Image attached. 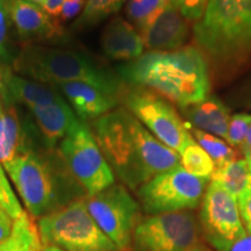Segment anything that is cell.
<instances>
[{"mask_svg":"<svg viewBox=\"0 0 251 251\" xmlns=\"http://www.w3.org/2000/svg\"><path fill=\"white\" fill-rule=\"evenodd\" d=\"M91 131L113 172L131 190L180 165L179 153L153 136L124 107L94 120Z\"/></svg>","mask_w":251,"mask_h":251,"instance_id":"6da1fadb","label":"cell"},{"mask_svg":"<svg viewBox=\"0 0 251 251\" xmlns=\"http://www.w3.org/2000/svg\"><path fill=\"white\" fill-rule=\"evenodd\" d=\"M118 75L128 85L155 91L181 108L205 100L211 87L206 59L192 46L147 52L119 67Z\"/></svg>","mask_w":251,"mask_h":251,"instance_id":"7a4b0ae2","label":"cell"},{"mask_svg":"<svg viewBox=\"0 0 251 251\" xmlns=\"http://www.w3.org/2000/svg\"><path fill=\"white\" fill-rule=\"evenodd\" d=\"M15 74L48 85L85 81L119 100L126 84L85 52L23 43L13 62Z\"/></svg>","mask_w":251,"mask_h":251,"instance_id":"3957f363","label":"cell"},{"mask_svg":"<svg viewBox=\"0 0 251 251\" xmlns=\"http://www.w3.org/2000/svg\"><path fill=\"white\" fill-rule=\"evenodd\" d=\"M193 35L213 62L220 65L242 62L251 54V0H208Z\"/></svg>","mask_w":251,"mask_h":251,"instance_id":"277c9868","label":"cell"},{"mask_svg":"<svg viewBox=\"0 0 251 251\" xmlns=\"http://www.w3.org/2000/svg\"><path fill=\"white\" fill-rule=\"evenodd\" d=\"M43 246L64 251H120L87 212L84 200L63 205L37 221Z\"/></svg>","mask_w":251,"mask_h":251,"instance_id":"5b68a950","label":"cell"},{"mask_svg":"<svg viewBox=\"0 0 251 251\" xmlns=\"http://www.w3.org/2000/svg\"><path fill=\"white\" fill-rule=\"evenodd\" d=\"M4 169L33 218H42L62 206L58 177L43 156L26 148Z\"/></svg>","mask_w":251,"mask_h":251,"instance_id":"8992f818","label":"cell"},{"mask_svg":"<svg viewBox=\"0 0 251 251\" xmlns=\"http://www.w3.org/2000/svg\"><path fill=\"white\" fill-rule=\"evenodd\" d=\"M119 101L153 136L178 153L194 141L174 106L155 91L125 85Z\"/></svg>","mask_w":251,"mask_h":251,"instance_id":"52a82bcc","label":"cell"},{"mask_svg":"<svg viewBox=\"0 0 251 251\" xmlns=\"http://www.w3.org/2000/svg\"><path fill=\"white\" fill-rule=\"evenodd\" d=\"M209 180L188 174L178 165L137 188V197L149 215L194 209L201 203Z\"/></svg>","mask_w":251,"mask_h":251,"instance_id":"ba28073f","label":"cell"},{"mask_svg":"<svg viewBox=\"0 0 251 251\" xmlns=\"http://www.w3.org/2000/svg\"><path fill=\"white\" fill-rule=\"evenodd\" d=\"M58 150L69 172L87 196L115 184L114 172L84 122L59 143Z\"/></svg>","mask_w":251,"mask_h":251,"instance_id":"9c48e42d","label":"cell"},{"mask_svg":"<svg viewBox=\"0 0 251 251\" xmlns=\"http://www.w3.org/2000/svg\"><path fill=\"white\" fill-rule=\"evenodd\" d=\"M84 203L100 229L120 251H127L140 221V205L124 184H113L101 192L86 196Z\"/></svg>","mask_w":251,"mask_h":251,"instance_id":"30bf717a","label":"cell"},{"mask_svg":"<svg viewBox=\"0 0 251 251\" xmlns=\"http://www.w3.org/2000/svg\"><path fill=\"white\" fill-rule=\"evenodd\" d=\"M199 226L192 213L181 211L148 215L134 229L135 251H188L198 244Z\"/></svg>","mask_w":251,"mask_h":251,"instance_id":"8fae6325","label":"cell"},{"mask_svg":"<svg viewBox=\"0 0 251 251\" xmlns=\"http://www.w3.org/2000/svg\"><path fill=\"white\" fill-rule=\"evenodd\" d=\"M203 235L218 251H229L247 233L242 224L237 199L226 188L211 180L206 188L200 211Z\"/></svg>","mask_w":251,"mask_h":251,"instance_id":"7c38bea8","label":"cell"},{"mask_svg":"<svg viewBox=\"0 0 251 251\" xmlns=\"http://www.w3.org/2000/svg\"><path fill=\"white\" fill-rule=\"evenodd\" d=\"M11 23L25 43L59 41L67 37L57 19L51 18L41 6L29 0H7Z\"/></svg>","mask_w":251,"mask_h":251,"instance_id":"4fadbf2b","label":"cell"},{"mask_svg":"<svg viewBox=\"0 0 251 251\" xmlns=\"http://www.w3.org/2000/svg\"><path fill=\"white\" fill-rule=\"evenodd\" d=\"M190 27L171 2L159 13L152 24L140 33L144 48L150 51H174L183 48Z\"/></svg>","mask_w":251,"mask_h":251,"instance_id":"5bb4252c","label":"cell"},{"mask_svg":"<svg viewBox=\"0 0 251 251\" xmlns=\"http://www.w3.org/2000/svg\"><path fill=\"white\" fill-rule=\"evenodd\" d=\"M59 90L81 121L97 120L117 107L119 100L85 81H68L52 85Z\"/></svg>","mask_w":251,"mask_h":251,"instance_id":"9a60e30c","label":"cell"},{"mask_svg":"<svg viewBox=\"0 0 251 251\" xmlns=\"http://www.w3.org/2000/svg\"><path fill=\"white\" fill-rule=\"evenodd\" d=\"M103 55L114 61L131 62L143 55L144 43L139 31L124 18L115 17L103 28L101 39Z\"/></svg>","mask_w":251,"mask_h":251,"instance_id":"2e32d148","label":"cell"},{"mask_svg":"<svg viewBox=\"0 0 251 251\" xmlns=\"http://www.w3.org/2000/svg\"><path fill=\"white\" fill-rule=\"evenodd\" d=\"M1 93L5 100H14L28 109L48 106L63 100L52 85L23 77L11 70L4 71Z\"/></svg>","mask_w":251,"mask_h":251,"instance_id":"e0dca14e","label":"cell"},{"mask_svg":"<svg viewBox=\"0 0 251 251\" xmlns=\"http://www.w3.org/2000/svg\"><path fill=\"white\" fill-rule=\"evenodd\" d=\"M29 112L33 114L43 139L50 148H54L58 142L61 143L83 122L77 118L64 99L48 106L30 108Z\"/></svg>","mask_w":251,"mask_h":251,"instance_id":"ac0fdd59","label":"cell"},{"mask_svg":"<svg viewBox=\"0 0 251 251\" xmlns=\"http://www.w3.org/2000/svg\"><path fill=\"white\" fill-rule=\"evenodd\" d=\"M186 114L197 129L218 135L224 139L227 137L230 113L227 106L219 99L207 97L202 101L187 107Z\"/></svg>","mask_w":251,"mask_h":251,"instance_id":"d6986e66","label":"cell"},{"mask_svg":"<svg viewBox=\"0 0 251 251\" xmlns=\"http://www.w3.org/2000/svg\"><path fill=\"white\" fill-rule=\"evenodd\" d=\"M25 149L24 130L19 114L14 106L6 101L0 120V163L4 166Z\"/></svg>","mask_w":251,"mask_h":251,"instance_id":"ffe728a7","label":"cell"},{"mask_svg":"<svg viewBox=\"0 0 251 251\" xmlns=\"http://www.w3.org/2000/svg\"><path fill=\"white\" fill-rule=\"evenodd\" d=\"M42 248L35 218L27 212L13 220L11 233L0 243V251H41Z\"/></svg>","mask_w":251,"mask_h":251,"instance_id":"44dd1931","label":"cell"},{"mask_svg":"<svg viewBox=\"0 0 251 251\" xmlns=\"http://www.w3.org/2000/svg\"><path fill=\"white\" fill-rule=\"evenodd\" d=\"M211 180L222 185L231 196L237 198L251 188V171L246 159H235L214 169Z\"/></svg>","mask_w":251,"mask_h":251,"instance_id":"7402d4cb","label":"cell"},{"mask_svg":"<svg viewBox=\"0 0 251 251\" xmlns=\"http://www.w3.org/2000/svg\"><path fill=\"white\" fill-rule=\"evenodd\" d=\"M124 0H87L79 17L74 23V29L84 30L97 26L109 15L120 11Z\"/></svg>","mask_w":251,"mask_h":251,"instance_id":"603a6c76","label":"cell"},{"mask_svg":"<svg viewBox=\"0 0 251 251\" xmlns=\"http://www.w3.org/2000/svg\"><path fill=\"white\" fill-rule=\"evenodd\" d=\"M169 2L170 0H128L126 14L140 33H142L152 24Z\"/></svg>","mask_w":251,"mask_h":251,"instance_id":"cb8c5ba5","label":"cell"},{"mask_svg":"<svg viewBox=\"0 0 251 251\" xmlns=\"http://www.w3.org/2000/svg\"><path fill=\"white\" fill-rule=\"evenodd\" d=\"M180 165L188 174L200 178L211 179L215 165L212 158L207 155L196 141L188 143L180 153Z\"/></svg>","mask_w":251,"mask_h":251,"instance_id":"d4e9b609","label":"cell"},{"mask_svg":"<svg viewBox=\"0 0 251 251\" xmlns=\"http://www.w3.org/2000/svg\"><path fill=\"white\" fill-rule=\"evenodd\" d=\"M192 135L196 137L198 144L205 150L207 155L211 157L212 161L214 162L215 168L237 159L236 151L224 140L219 139L213 134L192 128Z\"/></svg>","mask_w":251,"mask_h":251,"instance_id":"484cf974","label":"cell"},{"mask_svg":"<svg viewBox=\"0 0 251 251\" xmlns=\"http://www.w3.org/2000/svg\"><path fill=\"white\" fill-rule=\"evenodd\" d=\"M0 208L11 216L12 220L19 218L25 213L24 207L19 201L1 163H0Z\"/></svg>","mask_w":251,"mask_h":251,"instance_id":"4316f807","label":"cell"},{"mask_svg":"<svg viewBox=\"0 0 251 251\" xmlns=\"http://www.w3.org/2000/svg\"><path fill=\"white\" fill-rule=\"evenodd\" d=\"M250 126L251 114H248V113H237V114L231 115L228 125L227 137H226L229 146H242L247 139Z\"/></svg>","mask_w":251,"mask_h":251,"instance_id":"83f0119b","label":"cell"},{"mask_svg":"<svg viewBox=\"0 0 251 251\" xmlns=\"http://www.w3.org/2000/svg\"><path fill=\"white\" fill-rule=\"evenodd\" d=\"M171 5L188 21H198L202 18L208 0H170Z\"/></svg>","mask_w":251,"mask_h":251,"instance_id":"f1b7e54d","label":"cell"},{"mask_svg":"<svg viewBox=\"0 0 251 251\" xmlns=\"http://www.w3.org/2000/svg\"><path fill=\"white\" fill-rule=\"evenodd\" d=\"M9 19L7 0H0V59L7 62L11 59L8 50V27Z\"/></svg>","mask_w":251,"mask_h":251,"instance_id":"f546056e","label":"cell"},{"mask_svg":"<svg viewBox=\"0 0 251 251\" xmlns=\"http://www.w3.org/2000/svg\"><path fill=\"white\" fill-rule=\"evenodd\" d=\"M86 2L84 0H65L62 6L61 13H59L57 20L63 24L65 21L76 18L80 13L81 9L85 7Z\"/></svg>","mask_w":251,"mask_h":251,"instance_id":"4dcf8cb0","label":"cell"},{"mask_svg":"<svg viewBox=\"0 0 251 251\" xmlns=\"http://www.w3.org/2000/svg\"><path fill=\"white\" fill-rule=\"evenodd\" d=\"M237 205L246 226V230L251 233V188L237 198Z\"/></svg>","mask_w":251,"mask_h":251,"instance_id":"1f68e13d","label":"cell"},{"mask_svg":"<svg viewBox=\"0 0 251 251\" xmlns=\"http://www.w3.org/2000/svg\"><path fill=\"white\" fill-rule=\"evenodd\" d=\"M65 0H47L45 4L42 5V8L45 9L46 13L49 14L51 18L57 19L59 13H61L62 6L64 4Z\"/></svg>","mask_w":251,"mask_h":251,"instance_id":"d6a6232c","label":"cell"},{"mask_svg":"<svg viewBox=\"0 0 251 251\" xmlns=\"http://www.w3.org/2000/svg\"><path fill=\"white\" fill-rule=\"evenodd\" d=\"M229 251H251V233H246L240 240H237Z\"/></svg>","mask_w":251,"mask_h":251,"instance_id":"836d02e7","label":"cell"},{"mask_svg":"<svg viewBox=\"0 0 251 251\" xmlns=\"http://www.w3.org/2000/svg\"><path fill=\"white\" fill-rule=\"evenodd\" d=\"M12 222H13V220L11 219L9 215H6L4 218L0 219V243L5 241L9 233H11Z\"/></svg>","mask_w":251,"mask_h":251,"instance_id":"e575fe53","label":"cell"},{"mask_svg":"<svg viewBox=\"0 0 251 251\" xmlns=\"http://www.w3.org/2000/svg\"><path fill=\"white\" fill-rule=\"evenodd\" d=\"M241 149H242L243 153H247L251 151V126H250V129L248 131L247 135V139L244 141V143L241 146Z\"/></svg>","mask_w":251,"mask_h":251,"instance_id":"d590c367","label":"cell"},{"mask_svg":"<svg viewBox=\"0 0 251 251\" xmlns=\"http://www.w3.org/2000/svg\"><path fill=\"white\" fill-rule=\"evenodd\" d=\"M188 251H211L208 249V248H206L205 246H202V244H199L198 243L197 246H194L193 248H191Z\"/></svg>","mask_w":251,"mask_h":251,"instance_id":"8d00e7d4","label":"cell"},{"mask_svg":"<svg viewBox=\"0 0 251 251\" xmlns=\"http://www.w3.org/2000/svg\"><path fill=\"white\" fill-rule=\"evenodd\" d=\"M41 251H64V250H62L61 248L55 247V246H43L42 250Z\"/></svg>","mask_w":251,"mask_h":251,"instance_id":"74e56055","label":"cell"},{"mask_svg":"<svg viewBox=\"0 0 251 251\" xmlns=\"http://www.w3.org/2000/svg\"><path fill=\"white\" fill-rule=\"evenodd\" d=\"M244 157H246V158H244V159H246V161H247L248 166H249V169H250V171H251V151L244 153Z\"/></svg>","mask_w":251,"mask_h":251,"instance_id":"f35d334b","label":"cell"},{"mask_svg":"<svg viewBox=\"0 0 251 251\" xmlns=\"http://www.w3.org/2000/svg\"><path fill=\"white\" fill-rule=\"evenodd\" d=\"M29 1L34 2V4H36V5H41V6H42V5L45 4V2L47 1V0H29Z\"/></svg>","mask_w":251,"mask_h":251,"instance_id":"ab89813d","label":"cell"},{"mask_svg":"<svg viewBox=\"0 0 251 251\" xmlns=\"http://www.w3.org/2000/svg\"><path fill=\"white\" fill-rule=\"evenodd\" d=\"M2 77H4V72H2L1 69H0V92H1L2 90Z\"/></svg>","mask_w":251,"mask_h":251,"instance_id":"60d3db41","label":"cell"},{"mask_svg":"<svg viewBox=\"0 0 251 251\" xmlns=\"http://www.w3.org/2000/svg\"><path fill=\"white\" fill-rule=\"evenodd\" d=\"M2 114H4V107L1 106V103H0V120H1L2 118Z\"/></svg>","mask_w":251,"mask_h":251,"instance_id":"b9f144b4","label":"cell"},{"mask_svg":"<svg viewBox=\"0 0 251 251\" xmlns=\"http://www.w3.org/2000/svg\"><path fill=\"white\" fill-rule=\"evenodd\" d=\"M6 215H8V214H6V213H5L4 211H2L1 208H0V219L4 218V216H6Z\"/></svg>","mask_w":251,"mask_h":251,"instance_id":"7bdbcfd3","label":"cell"}]
</instances>
